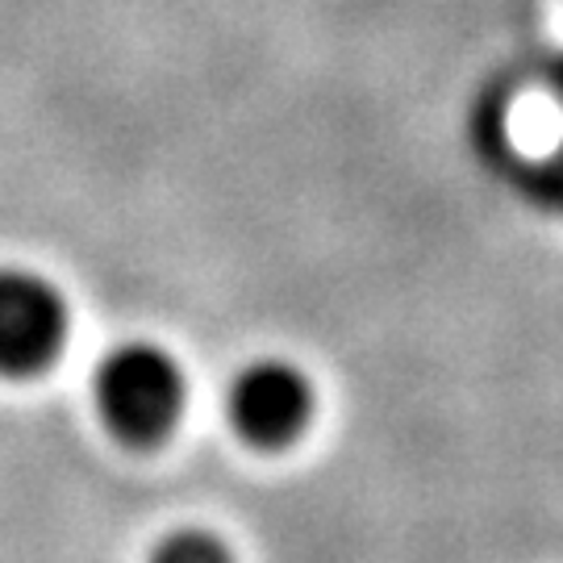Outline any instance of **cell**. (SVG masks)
I'll list each match as a JSON object with an SVG mask.
<instances>
[{
	"label": "cell",
	"mask_w": 563,
	"mask_h": 563,
	"mask_svg": "<svg viewBox=\"0 0 563 563\" xmlns=\"http://www.w3.org/2000/svg\"><path fill=\"white\" fill-rule=\"evenodd\" d=\"M188 376L155 339L113 342L92 372V409L121 446H159L184 418Z\"/></svg>",
	"instance_id": "1"
},
{
	"label": "cell",
	"mask_w": 563,
	"mask_h": 563,
	"mask_svg": "<svg viewBox=\"0 0 563 563\" xmlns=\"http://www.w3.org/2000/svg\"><path fill=\"white\" fill-rule=\"evenodd\" d=\"M318 409V388L297 360H246L225 388V418L251 451H284L301 439Z\"/></svg>",
	"instance_id": "2"
},
{
	"label": "cell",
	"mask_w": 563,
	"mask_h": 563,
	"mask_svg": "<svg viewBox=\"0 0 563 563\" xmlns=\"http://www.w3.org/2000/svg\"><path fill=\"white\" fill-rule=\"evenodd\" d=\"M71 334V309L51 276L0 263V380H34L55 367Z\"/></svg>",
	"instance_id": "3"
},
{
	"label": "cell",
	"mask_w": 563,
	"mask_h": 563,
	"mask_svg": "<svg viewBox=\"0 0 563 563\" xmlns=\"http://www.w3.org/2000/svg\"><path fill=\"white\" fill-rule=\"evenodd\" d=\"M142 563H234V551L222 534L205 526H180V530H167Z\"/></svg>",
	"instance_id": "4"
}]
</instances>
